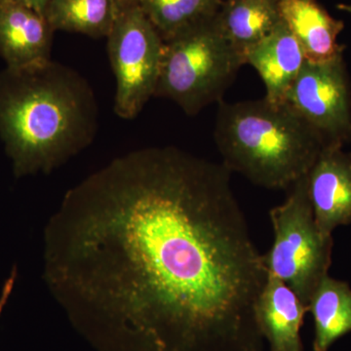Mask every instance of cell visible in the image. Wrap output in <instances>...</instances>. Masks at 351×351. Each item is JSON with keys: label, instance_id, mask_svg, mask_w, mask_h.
Wrapping results in <instances>:
<instances>
[{"label": "cell", "instance_id": "cell-19", "mask_svg": "<svg viewBox=\"0 0 351 351\" xmlns=\"http://www.w3.org/2000/svg\"><path fill=\"white\" fill-rule=\"evenodd\" d=\"M339 10L346 11V12L351 13V5H346V4H339L338 5Z\"/></svg>", "mask_w": 351, "mask_h": 351}, {"label": "cell", "instance_id": "cell-9", "mask_svg": "<svg viewBox=\"0 0 351 351\" xmlns=\"http://www.w3.org/2000/svg\"><path fill=\"white\" fill-rule=\"evenodd\" d=\"M54 32L43 14L0 0V56L8 68L49 60Z\"/></svg>", "mask_w": 351, "mask_h": 351}, {"label": "cell", "instance_id": "cell-15", "mask_svg": "<svg viewBox=\"0 0 351 351\" xmlns=\"http://www.w3.org/2000/svg\"><path fill=\"white\" fill-rule=\"evenodd\" d=\"M121 5L120 0H50L44 17L54 32L108 38Z\"/></svg>", "mask_w": 351, "mask_h": 351}, {"label": "cell", "instance_id": "cell-4", "mask_svg": "<svg viewBox=\"0 0 351 351\" xmlns=\"http://www.w3.org/2000/svg\"><path fill=\"white\" fill-rule=\"evenodd\" d=\"M243 64V58L223 36L215 17L164 43L154 96L170 99L193 117L223 101Z\"/></svg>", "mask_w": 351, "mask_h": 351}, {"label": "cell", "instance_id": "cell-6", "mask_svg": "<svg viewBox=\"0 0 351 351\" xmlns=\"http://www.w3.org/2000/svg\"><path fill=\"white\" fill-rule=\"evenodd\" d=\"M108 51L117 91L114 112L133 119L156 94L164 41L138 0L122 3L108 36Z\"/></svg>", "mask_w": 351, "mask_h": 351}, {"label": "cell", "instance_id": "cell-16", "mask_svg": "<svg viewBox=\"0 0 351 351\" xmlns=\"http://www.w3.org/2000/svg\"><path fill=\"white\" fill-rule=\"evenodd\" d=\"M138 3L167 43L216 17L221 0H138Z\"/></svg>", "mask_w": 351, "mask_h": 351}, {"label": "cell", "instance_id": "cell-10", "mask_svg": "<svg viewBox=\"0 0 351 351\" xmlns=\"http://www.w3.org/2000/svg\"><path fill=\"white\" fill-rule=\"evenodd\" d=\"M306 58L301 44L283 20L245 56V64L257 71L265 87V100L285 103Z\"/></svg>", "mask_w": 351, "mask_h": 351}, {"label": "cell", "instance_id": "cell-12", "mask_svg": "<svg viewBox=\"0 0 351 351\" xmlns=\"http://www.w3.org/2000/svg\"><path fill=\"white\" fill-rule=\"evenodd\" d=\"M281 18L301 44L306 61L332 59L345 50L338 43L345 29L317 0H278Z\"/></svg>", "mask_w": 351, "mask_h": 351}, {"label": "cell", "instance_id": "cell-2", "mask_svg": "<svg viewBox=\"0 0 351 351\" xmlns=\"http://www.w3.org/2000/svg\"><path fill=\"white\" fill-rule=\"evenodd\" d=\"M93 90L77 71L44 60L0 73V138L17 178L49 174L93 142Z\"/></svg>", "mask_w": 351, "mask_h": 351}, {"label": "cell", "instance_id": "cell-5", "mask_svg": "<svg viewBox=\"0 0 351 351\" xmlns=\"http://www.w3.org/2000/svg\"><path fill=\"white\" fill-rule=\"evenodd\" d=\"M288 191L282 204L269 211L274 240L263 262L269 276L283 281L307 306L329 276L334 240L324 237L316 225L307 175Z\"/></svg>", "mask_w": 351, "mask_h": 351}, {"label": "cell", "instance_id": "cell-18", "mask_svg": "<svg viewBox=\"0 0 351 351\" xmlns=\"http://www.w3.org/2000/svg\"><path fill=\"white\" fill-rule=\"evenodd\" d=\"M8 1L16 2V3L29 7V8L34 9L36 12L43 14L44 16L46 7H47L50 0H8Z\"/></svg>", "mask_w": 351, "mask_h": 351}, {"label": "cell", "instance_id": "cell-11", "mask_svg": "<svg viewBox=\"0 0 351 351\" xmlns=\"http://www.w3.org/2000/svg\"><path fill=\"white\" fill-rule=\"evenodd\" d=\"M306 313L294 291L269 274L256 302L255 317L270 351H302L300 332Z\"/></svg>", "mask_w": 351, "mask_h": 351}, {"label": "cell", "instance_id": "cell-13", "mask_svg": "<svg viewBox=\"0 0 351 351\" xmlns=\"http://www.w3.org/2000/svg\"><path fill=\"white\" fill-rule=\"evenodd\" d=\"M223 36L244 59L282 21L278 0H221L216 16Z\"/></svg>", "mask_w": 351, "mask_h": 351}, {"label": "cell", "instance_id": "cell-20", "mask_svg": "<svg viewBox=\"0 0 351 351\" xmlns=\"http://www.w3.org/2000/svg\"><path fill=\"white\" fill-rule=\"evenodd\" d=\"M120 1H121L122 3H125V2L133 1V0H120Z\"/></svg>", "mask_w": 351, "mask_h": 351}, {"label": "cell", "instance_id": "cell-7", "mask_svg": "<svg viewBox=\"0 0 351 351\" xmlns=\"http://www.w3.org/2000/svg\"><path fill=\"white\" fill-rule=\"evenodd\" d=\"M286 103L319 134L325 145L351 142V92L343 52L322 62L306 61Z\"/></svg>", "mask_w": 351, "mask_h": 351}, {"label": "cell", "instance_id": "cell-1", "mask_svg": "<svg viewBox=\"0 0 351 351\" xmlns=\"http://www.w3.org/2000/svg\"><path fill=\"white\" fill-rule=\"evenodd\" d=\"M232 172L175 147L113 159L64 195L43 234V278L112 351H263L267 274Z\"/></svg>", "mask_w": 351, "mask_h": 351}, {"label": "cell", "instance_id": "cell-14", "mask_svg": "<svg viewBox=\"0 0 351 351\" xmlns=\"http://www.w3.org/2000/svg\"><path fill=\"white\" fill-rule=\"evenodd\" d=\"M306 306L315 326L314 351H327L351 331V288L346 281L327 276Z\"/></svg>", "mask_w": 351, "mask_h": 351}, {"label": "cell", "instance_id": "cell-17", "mask_svg": "<svg viewBox=\"0 0 351 351\" xmlns=\"http://www.w3.org/2000/svg\"><path fill=\"white\" fill-rule=\"evenodd\" d=\"M16 278H17V267H14L11 270L10 276H8L3 286H2L1 294H0V316H1L2 311H3L4 307L6 306L7 302H8L9 298L12 294Z\"/></svg>", "mask_w": 351, "mask_h": 351}, {"label": "cell", "instance_id": "cell-3", "mask_svg": "<svg viewBox=\"0 0 351 351\" xmlns=\"http://www.w3.org/2000/svg\"><path fill=\"white\" fill-rule=\"evenodd\" d=\"M215 142L230 172L256 186L288 191L308 174L324 141L288 103L221 101Z\"/></svg>", "mask_w": 351, "mask_h": 351}, {"label": "cell", "instance_id": "cell-8", "mask_svg": "<svg viewBox=\"0 0 351 351\" xmlns=\"http://www.w3.org/2000/svg\"><path fill=\"white\" fill-rule=\"evenodd\" d=\"M308 195L318 230L324 237L351 223V152L343 145L323 147L307 174Z\"/></svg>", "mask_w": 351, "mask_h": 351}]
</instances>
